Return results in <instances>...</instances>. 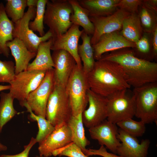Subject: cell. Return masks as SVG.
I'll use <instances>...</instances> for the list:
<instances>
[{
	"instance_id": "33",
	"label": "cell",
	"mask_w": 157,
	"mask_h": 157,
	"mask_svg": "<svg viewBox=\"0 0 157 157\" xmlns=\"http://www.w3.org/2000/svg\"><path fill=\"white\" fill-rule=\"evenodd\" d=\"M149 34L144 32L141 37L135 43L137 50L134 53L135 56L139 58L152 61L154 58L150 46Z\"/></svg>"
},
{
	"instance_id": "24",
	"label": "cell",
	"mask_w": 157,
	"mask_h": 157,
	"mask_svg": "<svg viewBox=\"0 0 157 157\" xmlns=\"http://www.w3.org/2000/svg\"><path fill=\"white\" fill-rule=\"evenodd\" d=\"M73 10V13L70 16V21L73 24L81 26L84 32L90 36L92 35L94 26L90 21L87 11L81 6L78 0H69Z\"/></svg>"
},
{
	"instance_id": "36",
	"label": "cell",
	"mask_w": 157,
	"mask_h": 157,
	"mask_svg": "<svg viewBox=\"0 0 157 157\" xmlns=\"http://www.w3.org/2000/svg\"><path fill=\"white\" fill-rule=\"evenodd\" d=\"M142 2L141 0H119L117 7L130 14L138 13L139 8Z\"/></svg>"
},
{
	"instance_id": "1",
	"label": "cell",
	"mask_w": 157,
	"mask_h": 157,
	"mask_svg": "<svg viewBox=\"0 0 157 157\" xmlns=\"http://www.w3.org/2000/svg\"><path fill=\"white\" fill-rule=\"evenodd\" d=\"M99 60L112 61L119 65L127 83L134 88L157 82V63L136 57L133 50L129 48L105 53Z\"/></svg>"
},
{
	"instance_id": "29",
	"label": "cell",
	"mask_w": 157,
	"mask_h": 157,
	"mask_svg": "<svg viewBox=\"0 0 157 157\" xmlns=\"http://www.w3.org/2000/svg\"><path fill=\"white\" fill-rule=\"evenodd\" d=\"M30 114L29 117L37 122L38 131L35 138L39 144L43 141L54 130L55 127L45 117L35 114L28 107H25Z\"/></svg>"
},
{
	"instance_id": "12",
	"label": "cell",
	"mask_w": 157,
	"mask_h": 157,
	"mask_svg": "<svg viewBox=\"0 0 157 157\" xmlns=\"http://www.w3.org/2000/svg\"><path fill=\"white\" fill-rule=\"evenodd\" d=\"M88 107L82 112L83 124L89 129L97 126L107 118L106 97L98 94L90 89L87 92Z\"/></svg>"
},
{
	"instance_id": "35",
	"label": "cell",
	"mask_w": 157,
	"mask_h": 157,
	"mask_svg": "<svg viewBox=\"0 0 157 157\" xmlns=\"http://www.w3.org/2000/svg\"><path fill=\"white\" fill-rule=\"evenodd\" d=\"M52 155L54 156H64L68 157H88L83 153L80 147L73 142L54 151Z\"/></svg>"
},
{
	"instance_id": "4",
	"label": "cell",
	"mask_w": 157,
	"mask_h": 157,
	"mask_svg": "<svg viewBox=\"0 0 157 157\" xmlns=\"http://www.w3.org/2000/svg\"><path fill=\"white\" fill-rule=\"evenodd\" d=\"M135 115L145 124L157 122V82L134 88Z\"/></svg>"
},
{
	"instance_id": "15",
	"label": "cell",
	"mask_w": 157,
	"mask_h": 157,
	"mask_svg": "<svg viewBox=\"0 0 157 157\" xmlns=\"http://www.w3.org/2000/svg\"><path fill=\"white\" fill-rule=\"evenodd\" d=\"M117 138L121 142L116 154L123 157H147L150 144L149 139L142 140L140 143L136 138L119 128Z\"/></svg>"
},
{
	"instance_id": "16",
	"label": "cell",
	"mask_w": 157,
	"mask_h": 157,
	"mask_svg": "<svg viewBox=\"0 0 157 157\" xmlns=\"http://www.w3.org/2000/svg\"><path fill=\"white\" fill-rule=\"evenodd\" d=\"M118 129L116 124L106 119L98 125L89 129L91 138L97 140L101 146L106 147L113 153L120 144L117 138Z\"/></svg>"
},
{
	"instance_id": "34",
	"label": "cell",
	"mask_w": 157,
	"mask_h": 157,
	"mask_svg": "<svg viewBox=\"0 0 157 157\" xmlns=\"http://www.w3.org/2000/svg\"><path fill=\"white\" fill-rule=\"evenodd\" d=\"M15 76V65L12 61L0 60V83H9Z\"/></svg>"
},
{
	"instance_id": "28",
	"label": "cell",
	"mask_w": 157,
	"mask_h": 157,
	"mask_svg": "<svg viewBox=\"0 0 157 157\" xmlns=\"http://www.w3.org/2000/svg\"><path fill=\"white\" fill-rule=\"evenodd\" d=\"M139 7L138 14L143 31L151 33L157 28V11L148 8L142 4Z\"/></svg>"
},
{
	"instance_id": "23",
	"label": "cell",
	"mask_w": 157,
	"mask_h": 157,
	"mask_svg": "<svg viewBox=\"0 0 157 157\" xmlns=\"http://www.w3.org/2000/svg\"><path fill=\"white\" fill-rule=\"evenodd\" d=\"M120 33L126 40L135 43L142 36L143 30L138 13L130 14L123 20Z\"/></svg>"
},
{
	"instance_id": "37",
	"label": "cell",
	"mask_w": 157,
	"mask_h": 157,
	"mask_svg": "<svg viewBox=\"0 0 157 157\" xmlns=\"http://www.w3.org/2000/svg\"><path fill=\"white\" fill-rule=\"evenodd\" d=\"M82 151L88 157L92 155H98L103 157H123L119 155H117L116 154L108 152L106 147L104 146H101L98 149H86Z\"/></svg>"
},
{
	"instance_id": "21",
	"label": "cell",
	"mask_w": 157,
	"mask_h": 157,
	"mask_svg": "<svg viewBox=\"0 0 157 157\" xmlns=\"http://www.w3.org/2000/svg\"><path fill=\"white\" fill-rule=\"evenodd\" d=\"M53 44L52 38L39 45L35 58L29 63L26 70L46 71L54 67L51 53V48Z\"/></svg>"
},
{
	"instance_id": "42",
	"label": "cell",
	"mask_w": 157,
	"mask_h": 157,
	"mask_svg": "<svg viewBox=\"0 0 157 157\" xmlns=\"http://www.w3.org/2000/svg\"><path fill=\"white\" fill-rule=\"evenodd\" d=\"M10 85H0V92L10 89Z\"/></svg>"
},
{
	"instance_id": "9",
	"label": "cell",
	"mask_w": 157,
	"mask_h": 157,
	"mask_svg": "<svg viewBox=\"0 0 157 157\" xmlns=\"http://www.w3.org/2000/svg\"><path fill=\"white\" fill-rule=\"evenodd\" d=\"M36 11L35 7H28L23 17L14 23L13 36V38H17L22 41L29 50L37 53L39 44L52 38V35L49 30L43 36H38L29 28V23L34 19Z\"/></svg>"
},
{
	"instance_id": "39",
	"label": "cell",
	"mask_w": 157,
	"mask_h": 157,
	"mask_svg": "<svg viewBox=\"0 0 157 157\" xmlns=\"http://www.w3.org/2000/svg\"><path fill=\"white\" fill-rule=\"evenodd\" d=\"M151 43L154 59L157 56V28L151 33Z\"/></svg>"
},
{
	"instance_id": "17",
	"label": "cell",
	"mask_w": 157,
	"mask_h": 157,
	"mask_svg": "<svg viewBox=\"0 0 157 157\" xmlns=\"http://www.w3.org/2000/svg\"><path fill=\"white\" fill-rule=\"evenodd\" d=\"M79 26L73 24L65 33L53 40L51 49L53 51L63 50L67 51L74 58L77 65L79 67L82 68L78 49L79 40L84 31L80 30Z\"/></svg>"
},
{
	"instance_id": "41",
	"label": "cell",
	"mask_w": 157,
	"mask_h": 157,
	"mask_svg": "<svg viewBox=\"0 0 157 157\" xmlns=\"http://www.w3.org/2000/svg\"><path fill=\"white\" fill-rule=\"evenodd\" d=\"M38 0H27L26 6L28 7H36Z\"/></svg>"
},
{
	"instance_id": "10",
	"label": "cell",
	"mask_w": 157,
	"mask_h": 157,
	"mask_svg": "<svg viewBox=\"0 0 157 157\" xmlns=\"http://www.w3.org/2000/svg\"><path fill=\"white\" fill-rule=\"evenodd\" d=\"M54 86L53 69L47 71L39 86L28 96L24 107H28L36 115L45 118L47 102Z\"/></svg>"
},
{
	"instance_id": "18",
	"label": "cell",
	"mask_w": 157,
	"mask_h": 157,
	"mask_svg": "<svg viewBox=\"0 0 157 157\" xmlns=\"http://www.w3.org/2000/svg\"><path fill=\"white\" fill-rule=\"evenodd\" d=\"M95 60H99L104 54L125 48H135V43L125 38L119 31L102 35L92 45Z\"/></svg>"
},
{
	"instance_id": "40",
	"label": "cell",
	"mask_w": 157,
	"mask_h": 157,
	"mask_svg": "<svg viewBox=\"0 0 157 157\" xmlns=\"http://www.w3.org/2000/svg\"><path fill=\"white\" fill-rule=\"evenodd\" d=\"M142 4L148 8L157 12V0H142Z\"/></svg>"
},
{
	"instance_id": "11",
	"label": "cell",
	"mask_w": 157,
	"mask_h": 157,
	"mask_svg": "<svg viewBox=\"0 0 157 157\" xmlns=\"http://www.w3.org/2000/svg\"><path fill=\"white\" fill-rule=\"evenodd\" d=\"M130 14L119 8L113 14L108 16L89 17L94 28V33L90 39L92 45L96 44L103 35L121 29L123 20Z\"/></svg>"
},
{
	"instance_id": "14",
	"label": "cell",
	"mask_w": 157,
	"mask_h": 157,
	"mask_svg": "<svg viewBox=\"0 0 157 157\" xmlns=\"http://www.w3.org/2000/svg\"><path fill=\"white\" fill-rule=\"evenodd\" d=\"M54 130L42 142L38 148L39 155L45 157L52 156L54 151L63 147L72 142L70 129L67 124L55 127Z\"/></svg>"
},
{
	"instance_id": "38",
	"label": "cell",
	"mask_w": 157,
	"mask_h": 157,
	"mask_svg": "<svg viewBox=\"0 0 157 157\" xmlns=\"http://www.w3.org/2000/svg\"><path fill=\"white\" fill-rule=\"evenodd\" d=\"M36 143L35 138L32 137L28 144L24 146V150L22 152L13 155L3 154L0 157H28L31 149Z\"/></svg>"
},
{
	"instance_id": "27",
	"label": "cell",
	"mask_w": 157,
	"mask_h": 157,
	"mask_svg": "<svg viewBox=\"0 0 157 157\" xmlns=\"http://www.w3.org/2000/svg\"><path fill=\"white\" fill-rule=\"evenodd\" d=\"M0 134L4 126L18 112L13 106L15 99L9 92H2L0 94Z\"/></svg>"
},
{
	"instance_id": "3",
	"label": "cell",
	"mask_w": 157,
	"mask_h": 157,
	"mask_svg": "<svg viewBox=\"0 0 157 157\" xmlns=\"http://www.w3.org/2000/svg\"><path fill=\"white\" fill-rule=\"evenodd\" d=\"M73 13L69 0H48L44 23L49 28L53 40L65 33L73 24L70 21Z\"/></svg>"
},
{
	"instance_id": "5",
	"label": "cell",
	"mask_w": 157,
	"mask_h": 157,
	"mask_svg": "<svg viewBox=\"0 0 157 157\" xmlns=\"http://www.w3.org/2000/svg\"><path fill=\"white\" fill-rule=\"evenodd\" d=\"M89 89L86 75L82 67H79L76 64L65 87L73 115H78L86 109L88 103L87 92Z\"/></svg>"
},
{
	"instance_id": "30",
	"label": "cell",
	"mask_w": 157,
	"mask_h": 157,
	"mask_svg": "<svg viewBox=\"0 0 157 157\" xmlns=\"http://www.w3.org/2000/svg\"><path fill=\"white\" fill-rule=\"evenodd\" d=\"M5 7L6 14L15 23L22 19L27 6V0H7Z\"/></svg>"
},
{
	"instance_id": "7",
	"label": "cell",
	"mask_w": 157,
	"mask_h": 157,
	"mask_svg": "<svg viewBox=\"0 0 157 157\" xmlns=\"http://www.w3.org/2000/svg\"><path fill=\"white\" fill-rule=\"evenodd\" d=\"M128 89L115 92L106 97L107 119L116 124L123 120L133 118L135 113V104L133 94L128 93Z\"/></svg>"
},
{
	"instance_id": "19",
	"label": "cell",
	"mask_w": 157,
	"mask_h": 157,
	"mask_svg": "<svg viewBox=\"0 0 157 157\" xmlns=\"http://www.w3.org/2000/svg\"><path fill=\"white\" fill-rule=\"evenodd\" d=\"M7 46L10 50L15 61V74L27 70L30 61L36 53L28 50L23 42L17 38L7 42Z\"/></svg>"
},
{
	"instance_id": "20",
	"label": "cell",
	"mask_w": 157,
	"mask_h": 157,
	"mask_svg": "<svg viewBox=\"0 0 157 157\" xmlns=\"http://www.w3.org/2000/svg\"><path fill=\"white\" fill-rule=\"evenodd\" d=\"M119 0H79L80 5L88 11L89 17L111 15L119 9Z\"/></svg>"
},
{
	"instance_id": "6",
	"label": "cell",
	"mask_w": 157,
	"mask_h": 157,
	"mask_svg": "<svg viewBox=\"0 0 157 157\" xmlns=\"http://www.w3.org/2000/svg\"><path fill=\"white\" fill-rule=\"evenodd\" d=\"M72 115L65 88L54 85L47 102L46 118L55 127L67 124Z\"/></svg>"
},
{
	"instance_id": "32",
	"label": "cell",
	"mask_w": 157,
	"mask_h": 157,
	"mask_svg": "<svg viewBox=\"0 0 157 157\" xmlns=\"http://www.w3.org/2000/svg\"><path fill=\"white\" fill-rule=\"evenodd\" d=\"M48 0H38L35 16L34 20L30 21L29 28L33 31L37 32L40 36L44 35V19L46 6Z\"/></svg>"
},
{
	"instance_id": "43",
	"label": "cell",
	"mask_w": 157,
	"mask_h": 157,
	"mask_svg": "<svg viewBox=\"0 0 157 157\" xmlns=\"http://www.w3.org/2000/svg\"><path fill=\"white\" fill-rule=\"evenodd\" d=\"M7 149L6 146L2 144L0 142V151H6Z\"/></svg>"
},
{
	"instance_id": "45",
	"label": "cell",
	"mask_w": 157,
	"mask_h": 157,
	"mask_svg": "<svg viewBox=\"0 0 157 157\" xmlns=\"http://www.w3.org/2000/svg\"><path fill=\"white\" fill-rule=\"evenodd\" d=\"M0 54H2V53L0 51Z\"/></svg>"
},
{
	"instance_id": "22",
	"label": "cell",
	"mask_w": 157,
	"mask_h": 157,
	"mask_svg": "<svg viewBox=\"0 0 157 157\" xmlns=\"http://www.w3.org/2000/svg\"><path fill=\"white\" fill-rule=\"evenodd\" d=\"M14 23L7 15L4 5L0 3V51L7 58L8 57L10 52L6 43L13 40V31Z\"/></svg>"
},
{
	"instance_id": "8",
	"label": "cell",
	"mask_w": 157,
	"mask_h": 157,
	"mask_svg": "<svg viewBox=\"0 0 157 157\" xmlns=\"http://www.w3.org/2000/svg\"><path fill=\"white\" fill-rule=\"evenodd\" d=\"M47 71L26 70L15 75L10 83L9 93L24 107L29 94L34 91L43 79Z\"/></svg>"
},
{
	"instance_id": "44",
	"label": "cell",
	"mask_w": 157,
	"mask_h": 157,
	"mask_svg": "<svg viewBox=\"0 0 157 157\" xmlns=\"http://www.w3.org/2000/svg\"><path fill=\"white\" fill-rule=\"evenodd\" d=\"M36 157H45L44 156H37Z\"/></svg>"
},
{
	"instance_id": "13",
	"label": "cell",
	"mask_w": 157,
	"mask_h": 157,
	"mask_svg": "<svg viewBox=\"0 0 157 157\" xmlns=\"http://www.w3.org/2000/svg\"><path fill=\"white\" fill-rule=\"evenodd\" d=\"M54 65L53 76L54 85L65 88L76 64L73 57L63 50L53 51L51 55Z\"/></svg>"
},
{
	"instance_id": "26",
	"label": "cell",
	"mask_w": 157,
	"mask_h": 157,
	"mask_svg": "<svg viewBox=\"0 0 157 157\" xmlns=\"http://www.w3.org/2000/svg\"><path fill=\"white\" fill-rule=\"evenodd\" d=\"M82 114L76 116L72 115L67 124L71 130L72 142L83 151L90 144V142L85 135Z\"/></svg>"
},
{
	"instance_id": "25",
	"label": "cell",
	"mask_w": 157,
	"mask_h": 157,
	"mask_svg": "<svg viewBox=\"0 0 157 157\" xmlns=\"http://www.w3.org/2000/svg\"><path fill=\"white\" fill-rule=\"evenodd\" d=\"M81 37L82 43L81 44H78V52L83 63V70L86 75L93 68L95 61L93 49L90 42L91 37L83 31Z\"/></svg>"
},
{
	"instance_id": "31",
	"label": "cell",
	"mask_w": 157,
	"mask_h": 157,
	"mask_svg": "<svg viewBox=\"0 0 157 157\" xmlns=\"http://www.w3.org/2000/svg\"><path fill=\"white\" fill-rule=\"evenodd\" d=\"M116 124L119 129L135 138L142 136L146 131L145 124L141 121H136L132 118L123 120Z\"/></svg>"
},
{
	"instance_id": "2",
	"label": "cell",
	"mask_w": 157,
	"mask_h": 157,
	"mask_svg": "<svg viewBox=\"0 0 157 157\" xmlns=\"http://www.w3.org/2000/svg\"><path fill=\"white\" fill-rule=\"evenodd\" d=\"M86 76L89 89L106 97L115 92L131 87L127 82L122 67L112 61L97 60Z\"/></svg>"
}]
</instances>
